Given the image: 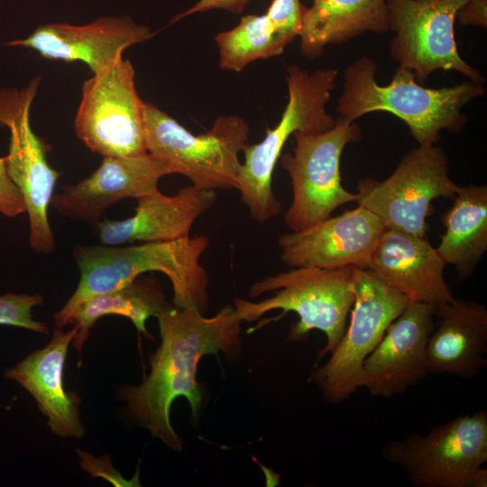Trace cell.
Returning a JSON list of instances; mask_svg holds the SVG:
<instances>
[{
	"instance_id": "1",
	"label": "cell",
	"mask_w": 487,
	"mask_h": 487,
	"mask_svg": "<svg viewBox=\"0 0 487 487\" xmlns=\"http://www.w3.org/2000/svg\"><path fill=\"white\" fill-rule=\"evenodd\" d=\"M161 341L151 356V372L138 386L118 391L126 410L152 436L169 448L182 450V441L170 423L174 400L185 398L197 419L202 403L197 382L198 364L204 355L222 352L227 361L241 354V324L234 307L227 305L213 317L191 308L168 305L157 317Z\"/></svg>"
},
{
	"instance_id": "2",
	"label": "cell",
	"mask_w": 487,
	"mask_h": 487,
	"mask_svg": "<svg viewBox=\"0 0 487 487\" xmlns=\"http://www.w3.org/2000/svg\"><path fill=\"white\" fill-rule=\"evenodd\" d=\"M208 244V236L196 235L127 246H77L74 257L80 271L79 281L67 303L54 314L55 326L68 325L72 312L84 301L155 271L170 280L176 307L204 314L208 308L209 279L200 258Z\"/></svg>"
},
{
	"instance_id": "3",
	"label": "cell",
	"mask_w": 487,
	"mask_h": 487,
	"mask_svg": "<svg viewBox=\"0 0 487 487\" xmlns=\"http://www.w3.org/2000/svg\"><path fill=\"white\" fill-rule=\"evenodd\" d=\"M376 71V62L366 56L345 69L338 117L355 122L373 112L392 114L406 124L418 145L436 144L443 131L460 132L467 123L463 108L485 92L482 84L469 79L448 87H426L400 67L388 85L381 86Z\"/></svg>"
},
{
	"instance_id": "4",
	"label": "cell",
	"mask_w": 487,
	"mask_h": 487,
	"mask_svg": "<svg viewBox=\"0 0 487 487\" xmlns=\"http://www.w3.org/2000/svg\"><path fill=\"white\" fill-rule=\"evenodd\" d=\"M337 70L322 69L309 72L299 66L287 69L289 99L278 124L267 129L263 140L244 148L237 190L253 220L264 224L281 211L272 189V175L281 151L296 132L324 133L335 119L326 112L335 88Z\"/></svg>"
},
{
	"instance_id": "5",
	"label": "cell",
	"mask_w": 487,
	"mask_h": 487,
	"mask_svg": "<svg viewBox=\"0 0 487 487\" xmlns=\"http://www.w3.org/2000/svg\"><path fill=\"white\" fill-rule=\"evenodd\" d=\"M353 269L296 267L267 276L252 284L249 296L254 299L269 292L274 294L257 302L237 298L235 311L238 317L246 322L258 320L276 309H281L283 314L296 313L299 320L289 330V340H303L313 329L323 332L326 344L318 352L321 358L334 351L346 329L354 299Z\"/></svg>"
},
{
	"instance_id": "6",
	"label": "cell",
	"mask_w": 487,
	"mask_h": 487,
	"mask_svg": "<svg viewBox=\"0 0 487 487\" xmlns=\"http://www.w3.org/2000/svg\"><path fill=\"white\" fill-rule=\"evenodd\" d=\"M381 456L417 487H485L487 413L461 415L425 435L391 441L381 448Z\"/></svg>"
},
{
	"instance_id": "7",
	"label": "cell",
	"mask_w": 487,
	"mask_h": 487,
	"mask_svg": "<svg viewBox=\"0 0 487 487\" xmlns=\"http://www.w3.org/2000/svg\"><path fill=\"white\" fill-rule=\"evenodd\" d=\"M147 152L165 160L173 173L207 190L237 188L239 155L248 144L250 127L236 115L216 118L207 132L194 134L150 103H144Z\"/></svg>"
},
{
	"instance_id": "8",
	"label": "cell",
	"mask_w": 487,
	"mask_h": 487,
	"mask_svg": "<svg viewBox=\"0 0 487 487\" xmlns=\"http://www.w3.org/2000/svg\"><path fill=\"white\" fill-rule=\"evenodd\" d=\"M293 137V152L280 158L292 188V201L283 220L296 232L328 218L340 206L355 202L356 193L342 185L340 162L346 145L360 141L362 131L355 122L337 117L324 133L296 132Z\"/></svg>"
},
{
	"instance_id": "9",
	"label": "cell",
	"mask_w": 487,
	"mask_h": 487,
	"mask_svg": "<svg viewBox=\"0 0 487 487\" xmlns=\"http://www.w3.org/2000/svg\"><path fill=\"white\" fill-rule=\"evenodd\" d=\"M457 187L443 150L436 144L418 145L385 179H361L355 202L377 216L385 228L427 237L432 201L453 198Z\"/></svg>"
},
{
	"instance_id": "10",
	"label": "cell",
	"mask_w": 487,
	"mask_h": 487,
	"mask_svg": "<svg viewBox=\"0 0 487 487\" xmlns=\"http://www.w3.org/2000/svg\"><path fill=\"white\" fill-rule=\"evenodd\" d=\"M354 303L349 325L327 362L312 373L311 381L323 399L337 403L360 388L364 360L375 349L391 322L409 304L367 269H353Z\"/></svg>"
},
{
	"instance_id": "11",
	"label": "cell",
	"mask_w": 487,
	"mask_h": 487,
	"mask_svg": "<svg viewBox=\"0 0 487 487\" xmlns=\"http://www.w3.org/2000/svg\"><path fill=\"white\" fill-rule=\"evenodd\" d=\"M134 69L123 58L86 80L75 118L78 137L103 157L147 153L144 103L134 85Z\"/></svg>"
},
{
	"instance_id": "12",
	"label": "cell",
	"mask_w": 487,
	"mask_h": 487,
	"mask_svg": "<svg viewBox=\"0 0 487 487\" xmlns=\"http://www.w3.org/2000/svg\"><path fill=\"white\" fill-rule=\"evenodd\" d=\"M39 82L40 78H36L21 90H0V127L10 131L6 170L23 198L30 245L36 253L48 254L55 248L48 210L60 173L51 167L48 145L30 124V108Z\"/></svg>"
},
{
	"instance_id": "13",
	"label": "cell",
	"mask_w": 487,
	"mask_h": 487,
	"mask_svg": "<svg viewBox=\"0 0 487 487\" xmlns=\"http://www.w3.org/2000/svg\"><path fill=\"white\" fill-rule=\"evenodd\" d=\"M469 0H387L390 53L398 67L424 85L436 70L456 71L482 84L483 77L460 56L455 38L458 10Z\"/></svg>"
},
{
	"instance_id": "14",
	"label": "cell",
	"mask_w": 487,
	"mask_h": 487,
	"mask_svg": "<svg viewBox=\"0 0 487 487\" xmlns=\"http://www.w3.org/2000/svg\"><path fill=\"white\" fill-rule=\"evenodd\" d=\"M384 229L377 216L357 206L306 229L280 235V260L293 268L367 269Z\"/></svg>"
},
{
	"instance_id": "15",
	"label": "cell",
	"mask_w": 487,
	"mask_h": 487,
	"mask_svg": "<svg viewBox=\"0 0 487 487\" xmlns=\"http://www.w3.org/2000/svg\"><path fill=\"white\" fill-rule=\"evenodd\" d=\"M436 305L409 302L364 360L360 388L372 396L403 393L428 373L427 345L434 326Z\"/></svg>"
},
{
	"instance_id": "16",
	"label": "cell",
	"mask_w": 487,
	"mask_h": 487,
	"mask_svg": "<svg viewBox=\"0 0 487 487\" xmlns=\"http://www.w3.org/2000/svg\"><path fill=\"white\" fill-rule=\"evenodd\" d=\"M173 174L170 164L149 152L127 157H104L88 177L65 186L51 203L67 217L97 224L110 206L124 198H138L158 189L159 180Z\"/></svg>"
},
{
	"instance_id": "17",
	"label": "cell",
	"mask_w": 487,
	"mask_h": 487,
	"mask_svg": "<svg viewBox=\"0 0 487 487\" xmlns=\"http://www.w3.org/2000/svg\"><path fill=\"white\" fill-rule=\"evenodd\" d=\"M152 35L129 17H101L85 25L44 24L8 44L31 48L50 60L83 62L96 74L123 58L125 49Z\"/></svg>"
},
{
	"instance_id": "18",
	"label": "cell",
	"mask_w": 487,
	"mask_h": 487,
	"mask_svg": "<svg viewBox=\"0 0 487 487\" xmlns=\"http://www.w3.org/2000/svg\"><path fill=\"white\" fill-rule=\"evenodd\" d=\"M446 265L427 237L385 228L367 270L409 302L437 306L455 298L444 277Z\"/></svg>"
},
{
	"instance_id": "19",
	"label": "cell",
	"mask_w": 487,
	"mask_h": 487,
	"mask_svg": "<svg viewBox=\"0 0 487 487\" xmlns=\"http://www.w3.org/2000/svg\"><path fill=\"white\" fill-rule=\"evenodd\" d=\"M215 190L194 186L167 196L159 188L137 198L133 216L124 220L105 219L96 224L104 245L135 242H167L188 237L196 220L216 201Z\"/></svg>"
},
{
	"instance_id": "20",
	"label": "cell",
	"mask_w": 487,
	"mask_h": 487,
	"mask_svg": "<svg viewBox=\"0 0 487 487\" xmlns=\"http://www.w3.org/2000/svg\"><path fill=\"white\" fill-rule=\"evenodd\" d=\"M78 327L63 331L56 327L50 343L7 369L4 377L20 384L35 400L47 418L51 430L59 436L81 438L80 397L64 387L63 371L70 343Z\"/></svg>"
},
{
	"instance_id": "21",
	"label": "cell",
	"mask_w": 487,
	"mask_h": 487,
	"mask_svg": "<svg viewBox=\"0 0 487 487\" xmlns=\"http://www.w3.org/2000/svg\"><path fill=\"white\" fill-rule=\"evenodd\" d=\"M486 354L487 308L483 304L455 298L436 306L427 345L429 373L473 378L486 366Z\"/></svg>"
},
{
	"instance_id": "22",
	"label": "cell",
	"mask_w": 487,
	"mask_h": 487,
	"mask_svg": "<svg viewBox=\"0 0 487 487\" xmlns=\"http://www.w3.org/2000/svg\"><path fill=\"white\" fill-rule=\"evenodd\" d=\"M388 31L387 0H312V5L302 10L300 51L314 60L329 44L346 42L366 32Z\"/></svg>"
},
{
	"instance_id": "23",
	"label": "cell",
	"mask_w": 487,
	"mask_h": 487,
	"mask_svg": "<svg viewBox=\"0 0 487 487\" xmlns=\"http://www.w3.org/2000/svg\"><path fill=\"white\" fill-rule=\"evenodd\" d=\"M443 223L446 230L436 250L446 264L455 268L461 282L487 251V186H458Z\"/></svg>"
},
{
	"instance_id": "24",
	"label": "cell",
	"mask_w": 487,
	"mask_h": 487,
	"mask_svg": "<svg viewBox=\"0 0 487 487\" xmlns=\"http://www.w3.org/2000/svg\"><path fill=\"white\" fill-rule=\"evenodd\" d=\"M168 305L161 285L153 276L138 277L118 289L95 296L76 308L68 320V324L78 327L72 345L80 353L96 321L108 315L127 317L138 332L150 337L146 320L151 317H157Z\"/></svg>"
},
{
	"instance_id": "25",
	"label": "cell",
	"mask_w": 487,
	"mask_h": 487,
	"mask_svg": "<svg viewBox=\"0 0 487 487\" xmlns=\"http://www.w3.org/2000/svg\"><path fill=\"white\" fill-rule=\"evenodd\" d=\"M215 40L221 69L236 72L257 60L282 54L286 47L276 37L266 14L242 17L238 25L218 33Z\"/></svg>"
},
{
	"instance_id": "26",
	"label": "cell",
	"mask_w": 487,
	"mask_h": 487,
	"mask_svg": "<svg viewBox=\"0 0 487 487\" xmlns=\"http://www.w3.org/2000/svg\"><path fill=\"white\" fill-rule=\"evenodd\" d=\"M43 302L39 294L0 295V325L22 327L40 334H48L49 328L42 322L33 319L32 309Z\"/></svg>"
},
{
	"instance_id": "27",
	"label": "cell",
	"mask_w": 487,
	"mask_h": 487,
	"mask_svg": "<svg viewBox=\"0 0 487 487\" xmlns=\"http://www.w3.org/2000/svg\"><path fill=\"white\" fill-rule=\"evenodd\" d=\"M303 6L299 0H272L265 13L276 37L285 46L299 35Z\"/></svg>"
},
{
	"instance_id": "28",
	"label": "cell",
	"mask_w": 487,
	"mask_h": 487,
	"mask_svg": "<svg viewBox=\"0 0 487 487\" xmlns=\"http://www.w3.org/2000/svg\"><path fill=\"white\" fill-rule=\"evenodd\" d=\"M83 471L93 477L106 478L115 486H140L138 473L131 480H126L111 464L109 456L94 457L83 450L77 449Z\"/></svg>"
},
{
	"instance_id": "29",
	"label": "cell",
	"mask_w": 487,
	"mask_h": 487,
	"mask_svg": "<svg viewBox=\"0 0 487 487\" xmlns=\"http://www.w3.org/2000/svg\"><path fill=\"white\" fill-rule=\"evenodd\" d=\"M25 211L23 198L7 173L5 156L0 157V213L16 217Z\"/></svg>"
},
{
	"instance_id": "30",
	"label": "cell",
	"mask_w": 487,
	"mask_h": 487,
	"mask_svg": "<svg viewBox=\"0 0 487 487\" xmlns=\"http://www.w3.org/2000/svg\"><path fill=\"white\" fill-rule=\"evenodd\" d=\"M456 18L463 26H487V0H469L457 12Z\"/></svg>"
},
{
	"instance_id": "31",
	"label": "cell",
	"mask_w": 487,
	"mask_h": 487,
	"mask_svg": "<svg viewBox=\"0 0 487 487\" xmlns=\"http://www.w3.org/2000/svg\"><path fill=\"white\" fill-rule=\"evenodd\" d=\"M252 0H199L192 7L177 15L172 23L196 13L212 9H224L231 13H241Z\"/></svg>"
}]
</instances>
